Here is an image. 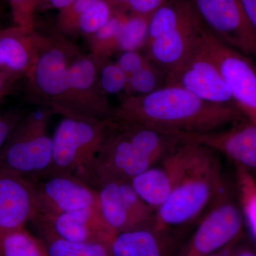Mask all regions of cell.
I'll use <instances>...</instances> for the list:
<instances>
[{
  "instance_id": "6da1fadb",
  "label": "cell",
  "mask_w": 256,
  "mask_h": 256,
  "mask_svg": "<svg viewBox=\"0 0 256 256\" xmlns=\"http://www.w3.org/2000/svg\"><path fill=\"white\" fill-rule=\"evenodd\" d=\"M112 118L176 136L218 130L246 119L235 106L202 100L178 86L128 98L112 112Z\"/></svg>"
},
{
  "instance_id": "7a4b0ae2",
  "label": "cell",
  "mask_w": 256,
  "mask_h": 256,
  "mask_svg": "<svg viewBox=\"0 0 256 256\" xmlns=\"http://www.w3.org/2000/svg\"><path fill=\"white\" fill-rule=\"evenodd\" d=\"M182 142L176 134L112 120L94 162L82 180L96 190L109 182H130Z\"/></svg>"
},
{
  "instance_id": "3957f363",
  "label": "cell",
  "mask_w": 256,
  "mask_h": 256,
  "mask_svg": "<svg viewBox=\"0 0 256 256\" xmlns=\"http://www.w3.org/2000/svg\"><path fill=\"white\" fill-rule=\"evenodd\" d=\"M217 154L198 144L194 158L182 178L156 210L154 228L183 229L200 220L226 180Z\"/></svg>"
},
{
  "instance_id": "277c9868",
  "label": "cell",
  "mask_w": 256,
  "mask_h": 256,
  "mask_svg": "<svg viewBox=\"0 0 256 256\" xmlns=\"http://www.w3.org/2000/svg\"><path fill=\"white\" fill-rule=\"evenodd\" d=\"M204 28L190 0H170L151 15L148 60L168 74L198 46Z\"/></svg>"
},
{
  "instance_id": "5b68a950",
  "label": "cell",
  "mask_w": 256,
  "mask_h": 256,
  "mask_svg": "<svg viewBox=\"0 0 256 256\" xmlns=\"http://www.w3.org/2000/svg\"><path fill=\"white\" fill-rule=\"evenodd\" d=\"M112 122V119L66 116L52 138L53 162L48 174H70L82 178L94 162Z\"/></svg>"
},
{
  "instance_id": "8992f818",
  "label": "cell",
  "mask_w": 256,
  "mask_h": 256,
  "mask_svg": "<svg viewBox=\"0 0 256 256\" xmlns=\"http://www.w3.org/2000/svg\"><path fill=\"white\" fill-rule=\"evenodd\" d=\"M180 256H208L246 236L235 186L226 180L214 200L198 220Z\"/></svg>"
},
{
  "instance_id": "52a82bcc",
  "label": "cell",
  "mask_w": 256,
  "mask_h": 256,
  "mask_svg": "<svg viewBox=\"0 0 256 256\" xmlns=\"http://www.w3.org/2000/svg\"><path fill=\"white\" fill-rule=\"evenodd\" d=\"M45 114L20 120L0 151V172L35 180L50 173L53 140L45 132Z\"/></svg>"
},
{
  "instance_id": "ba28073f",
  "label": "cell",
  "mask_w": 256,
  "mask_h": 256,
  "mask_svg": "<svg viewBox=\"0 0 256 256\" xmlns=\"http://www.w3.org/2000/svg\"><path fill=\"white\" fill-rule=\"evenodd\" d=\"M202 44L223 76L236 106L256 124V65L250 57L227 46L205 26Z\"/></svg>"
},
{
  "instance_id": "9c48e42d",
  "label": "cell",
  "mask_w": 256,
  "mask_h": 256,
  "mask_svg": "<svg viewBox=\"0 0 256 256\" xmlns=\"http://www.w3.org/2000/svg\"><path fill=\"white\" fill-rule=\"evenodd\" d=\"M30 180L34 206L32 218L98 206L97 190L77 176L50 173Z\"/></svg>"
},
{
  "instance_id": "30bf717a",
  "label": "cell",
  "mask_w": 256,
  "mask_h": 256,
  "mask_svg": "<svg viewBox=\"0 0 256 256\" xmlns=\"http://www.w3.org/2000/svg\"><path fill=\"white\" fill-rule=\"evenodd\" d=\"M164 86H178L202 100L236 107L220 68L202 44V36L198 46L166 74Z\"/></svg>"
},
{
  "instance_id": "8fae6325",
  "label": "cell",
  "mask_w": 256,
  "mask_h": 256,
  "mask_svg": "<svg viewBox=\"0 0 256 256\" xmlns=\"http://www.w3.org/2000/svg\"><path fill=\"white\" fill-rule=\"evenodd\" d=\"M210 33L227 46L256 57V33L238 0H190Z\"/></svg>"
},
{
  "instance_id": "7c38bea8",
  "label": "cell",
  "mask_w": 256,
  "mask_h": 256,
  "mask_svg": "<svg viewBox=\"0 0 256 256\" xmlns=\"http://www.w3.org/2000/svg\"><path fill=\"white\" fill-rule=\"evenodd\" d=\"M96 190L100 214L114 235L154 226L156 210L143 201L130 182H109Z\"/></svg>"
},
{
  "instance_id": "4fadbf2b",
  "label": "cell",
  "mask_w": 256,
  "mask_h": 256,
  "mask_svg": "<svg viewBox=\"0 0 256 256\" xmlns=\"http://www.w3.org/2000/svg\"><path fill=\"white\" fill-rule=\"evenodd\" d=\"M196 143L182 140L156 164L130 182L138 194L154 210L170 196L194 158Z\"/></svg>"
},
{
  "instance_id": "5bb4252c",
  "label": "cell",
  "mask_w": 256,
  "mask_h": 256,
  "mask_svg": "<svg viewBox=\"0 0 256 256\" xmlns=\"http://www.w3.org/2000/svg\"><path fill=\"white\" fill-rule=\"evenodd\" d=\"M30 222L41 238H56L72 242L110 245L116 236L104 222L98 206L52 216L36 217Z\"/></svg>"
},
{
  "instance_id": "9a60e30c",
  "label": "cell",
  "mask_w": 256,
  "mask_h": 256,
  "mask_svg": "<svg viewBox=\"0 0 256 256\" xmlns=\"http://www.w3.org/2000/svg\"><path fill=\"white\" fill-rule=\"evenodd\" d=\"M178 136L224 154L254 175L256 172V124L246 119L218 130Z\"/></svg>"
},
{
  "instance_id": "2e32d148",
  "label": "cell",
  "mask_w": 256,
  "mask_h": 256,
  "mask_svg": "<svg viewBox=\"0 0 256 256\" xmlns=\"http://www.w3.org/2000/svg\"><path fill=\"white\" fill-rule=\"evenodd\" d=\"M184 242L182 229L144 227L116 234L110 248L112 256H180Z\"/></svg>"
},
{
  "instance_id": "e0dca14e",
  "label": "cell",
  "mask_w": 256,
  "mask_h": 256,
  "mask_svg": "<svg viewBox=\"0 0 256 256\" xmlns=\"http://www.w3.org/2000/svg\"><path fill=\"white\" fill-rule=\"evenodd\" d=\"M34 214L32 182L0 172V234L25 228Z\"/></svg>"
},
{
  "instance_id": "ac0fdd59",
  "label": "cell",
  "mask_w": 256,
  "mask_h": 256,
  "mask_svg": "<svg viewBox=\"0 0 256 256\" xmlns=\"http://www.w3.org/2000/svg\"><path fill=\"white\" fill-rule=\"evenodd\" d=\"M26 31L18 26L0 32V70L10 76L24 72L30 64V47L24 34Z\"/></svg>"
},
{
  "instance_id": "d6986e66",
  "label": "cell",
  "mask_w": 256,
  "mask_h": 256,
  "mask_svg": "<svg viewBox=\"0 0 256 256\" xmlns=\"http://www.w3.org/2000/svg\"><path fill=\"white\" fill-rule=\"evenodd\" d=\"M68 69L65 56L60 50H48L37 62V85L48 95H60L69 89Z\"/></svg>"
},
{
  "instance_id": "ffe728a7",
  "label": "cell",
  "mask_w": 256,
  "mask_h": 256,
  "mask_svg": "<svg viewBox=\"0 0 256 256\" xmlns=\"http://www.w3.org/2000/svg\"><path fill=\"white\" fill-rule=\"evenodd\" d=\"M64 14L74 20L82 32L96 33L112 16L108 0H75Z\"/></svg>"
},
{
  "instance_id": "44dd1931",
  "label": "cell",
  "mask_w": 256,
  "mask_h": 256,
  "mask_svg": "<svg viewBox=\"0 0 256 256\" xmlns=\"http://www.w3.org/2000/svg\"><path fill=\"white\" fill-rule=\"evenodd\" d=\"M235 166V186L244 224L256 246V178L245 168Z\"/></svg>"
},
{
  "instance_id": "7402d4cb",
  "label": "cell",
  "mask_w": 256,
  "mask_h": 256,
  "mask_svg": "<svg viewBox=\"0 0 256 256\" xmlns=\"http://www.w3.org/2000/svg\"><path fill=\"white\" fill-rule=\"evenodd\" d=\"M0 256H48L44 244L24 228L0 234Z\"/></svg>"
},
{
  "instance_id": "603a6c76",
  "label": "cell",
  "mask_w": 256,
  "mask_h": 256,
  "mask_svg": "<svg viewBox=\"0 0 256 256\" xmlns=\"http://www.w3.org/2000/svg\"><path fill=\"white\" fill-rule=\"evenodd\" d=\"M41 239L48 256H112L108 244L72 242L56 238Z\"/></svg>"
},
{
  "instance_id": "cb8c5ba5",
  "label": "cell",
  "mask_w": 256,
  "mask_h": 256,
  "mask_svg": "<svg viewBox=\"0 0 256 256\" xmlns=\"http://www.w3.org/2000/svg\"><path fill=\"white\" fill-rule=\"evenodd\" d=\"M150 18L151 15L134 14L126 18L116 41L120 50H136L146 43Z\"/></svg>"
},
{
  "instance_id": "d4e9b609",
  "label": "cell",
  "mask_w": 256,
  "mask_h": 256,
  "mask_svg": "<svg viewBox=\"0 0 256 256\" xmlns=\"http://www.w3.org/2000/svg\"><path fill=\"white\" fill-rule=\"evenodd\" d=\"M126 78L128 88L146 95L164 86L166 74L156 64L146 60L142 66L126 76Z\"/></svg>"
},
{
  "instance_id": "484cf974",
  "label": "cell",
  "mask_w": 256,
  "mask_h": 256,
  "mask_svg": "<svg viewBox=\"0 0 256 256\" xmlns=\"http://www.w3.org/2000/svg\"><path fill=\"white\" fill-rule=\"evenodd\" d=\"M96 68L90 60H82L74 63L68 69V88L86 90L94 82Z\"/></svg>"
},
{
  "instance_id": "4316f807",
  "label": "cell",
  "mask_w": 256,
  "mask_h": 256,
  "mask_svg": "<svg viewBox=\"0 0 256 256\" xmlns=\"http://www.w3.org/2000/svg\"><path fill=\"white\" fill-rule=\"evenodd\" d=\"M101 85L108 94H118L127 88V78L118 64L106 66L101 74Z\"/></svg>"
},
{
  "instance_id": "83f0119b",
  "label": "cell",
  "mask_w": 256,
  "mask_h": 256,
  "mask_svg": "<svg viewBox=\"0 0 256 256\" xmlns=\"http://www.w3.org/2000/svg\"><path fill=\"white\" fill-rule=\"evenodd\" d=\"M170 0H110L114 4L131 10L134 14L152 15Z\"/></svg>"
},
{
  "instance_id": "f1b7e54d",
  "label": "cell",
  "mask_w": 256,
  "mask_h": 256,
  "mask_svg": "<svg viewBox=\"0 0 256 256\" xmlns=\"http://www.w3.org/2000/svg\"><path fill=\"white\" fill-rule=\"evenodd\" d=\"M12 10L15 22L20 28L28 30L32 22L34 0H8Z\"/></svg>"
},
{
  "instance_id": "f546056e",
  "label": "cell",
  "mask_w": 256,
  "mask_h": 256,
  "mask_svg": "<svg viewBox=\"0 0 256 256\" xmlns=\"http://www.w3.org/2000/svg\"><path fill=\"white\" fill-rule=\"evenodd\" d=\"M126 18L121 14L112 15L108 21L96 32V37L101 41L114 42L116 44L118 35Z\"/></svg>"
},
{
  "instance_id": "4dcf8cb0",
  "label": "cell",
  "mask_w": 256,
  "mask_h": 256,
  "mask_svg": "<svg viewBox=\"0 0 256 256\" xmlns=\"http://www.w3.org/2000/svg\"><path fill=\"white\" fill-rule=\"evenodd\" d=\"M146 60L136 50H130V52H124L120 56L118 64L124 70L126 76H128L142 66Z\"/></svg>"
},
{
  "instance_id": "1f68e13d",
  "label": "cell",
  "mask_w": 256,
  "mask_h": 256,
  "mask_svg": "<svg viewBox=\"0 0 256 256\" xmlns=\"http://www.w3.org/2000/svg\"><path fill=\"white\" fill-rule=\"evenodd\" d=\"M20 120L18 114L11 112L0 114V151Z\"/></svg>"
},
{
  "instance_id": "d6a6232c",
  "label": "cell",
  "mask_w": 256,
  "mask_h": 256,
  "mask_svg": "<svg viewBox=\"0 0 256 256\" xmlns=\"http://www.w3.org/2000/svg\"><path fill=\"white\" fill-rule=\"evenodd\" d=\"M230 256H256V246L244 236L234 244Z\"/></svg>"
},
{
  "instance_id": "836d02e7",
  "label": "cell",
  "mask_w": 256,
  "mask_h": 256,
  "mask_svg": "<svg viewBox=\"0 0 256 256\" xmlns=\"http://www.w3.org/2000/svg\"><path fill=\"white\" fill-rule=\"evenodd\" d=\"M238 2L256 33V0H238Z\"/></svg>"
},
{
  "instance_id": "e575fe53",
  "label": "cell",
  "mask_w": 256,
  "mask_h": 256,
  "mask_svg": "<svg viewBox=\"0 0 256 256\" xmlns=\"http://www.w3.org/2000/svg\"><path fill=\"white\" fill-rule=\"evenodd\" d=\"M50 3L57 8L65 9L74 2V0H50Z\"/></svg>"
},
{
  "instance_id": "d590c367",
  "label": "cell",
  "mask_w": 256,
  "mask_h": 256,
  "mask_svg": "<svg viewBox=\"0 0 256 256\" xmlns=\"http://www.w3.org/2000/svg\"><path fill=\"white\" fill-rule=\"evenodd\" d=\"M10 78V76L0 70V96L4 90V88L8 84V80Z\"/></svg>"
},
{
  "instance_id": "8d00e7d4",
  "label": "cell",
  "mask_w": 256,
  "mask_h": 256,
  "mask_svg": "<svg viewBox=\"0 0 256 256\" xmlns=\"http://www.w3.org/2000/svg\"><path fill=\"white\" fill-rule=\"evenodd\" d=\"M236 242H234V244L229 245L228 246L222 249L220 252H214V254H212V255L208 256H230V254H232V249H233L234 244Z\"/></svg>"
}]
</instances>
